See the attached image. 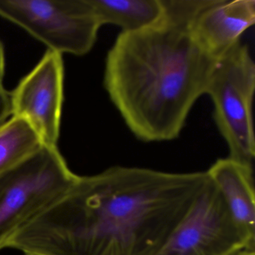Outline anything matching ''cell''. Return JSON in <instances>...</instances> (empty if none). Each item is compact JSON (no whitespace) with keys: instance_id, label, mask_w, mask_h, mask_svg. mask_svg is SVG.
<instances>
[{"instance_id":"cell-11","label":"cell","mask_w":255,"mask_h":255,"mask_svg":"<svg viewBox=\"0 0 255 255\" xmlns=\"http://www.w3.org/2000/svg\"><path fill=\"white\" fill-rule=\"evenodd\" d=\"M44 144L32 125L12 116L0 126V174L32 156Z\"/></svg>"},{"instance_id":"cell-7","label":"cell","mask_w":255,"mask_h":255,"mask_svg":"<svg viewBox=\"0 0 255 255\" xmlns=\"http://www.w3.org/2000/svg\"><path fill=\"white\" fill-rule=\"evenodd\" d=\"M63 84L62 54L48 50L10 93L11 116L27 121L48 145L59 138Z\"/></svg>"},{"instance_id":"cell-15","label":"cell","mask_w":255,"mask_h":255,"mask_svg":"<svg viewBox=\"0 0 255 255\" xmlns=\"http://www.w3.org/2000/svg\"><path fill=\"white\" fill-rule=\"evenodd\" d=\"M24 255H47V254L39 253V252H23Z\"/></svg>"},{"instance_id":"cell-1","label":"cell","mask_w":255,"mask_h":255,"mask_svg":"<svg viewBox=\"0 0 255 255\" xmlns=\"http://www.w3.org/2000/svg\"><path fill=\"white\" fill-rule=\"evenodd\" d=\"M208 179L207 171L121 165L78 176L5 248L51 255H154Z\"/></svg>"},{"instance_id":"cell-13","label":"cell","mask_w":255,"mask_h":255,"mask_svg":"<svg viewBox=\"0 0 255 255\" xmlns=\"http://www.w3.org/2000/svg\"><path fill=\"white\" fill-rule=\"evenodd\" d=\"M5 51H4L3 44L0 41V87L2 86L4 74H5Z\"/></svg>"},{"instance_id":"cell-4","label":"cell","mask_w":255,"mask_h":255,"mask_svg":"<svg viewBox=\"0 0 255 255\" xmlns=\"http://www.w3.org/2000/svg\"><path fill=\"white\" fill-rule=\"evenodd\" d=\"M255 62L247 46L240 42L216 64L206 92L213 101L215 122L228 144L229 157L250 165L255 156Z\"/></svg>"},{"instance_id":"cell-5","label":"cell","mask_w":255,"mask_h":255,"mask_svg":"<svg viewBox=\"0 0 255 255\" xmlns=\"http://www.w3.org/2000/svg\"><path fill=\"white\" fill-rule=\"evenodd\" d=\"M0 17L62 54L83 56L102 25L88 0H0Z\"/></svg>"},{"instance_id":"cell-2","label":"cell","mask_w":255,"mask_h":255,"mask_svg":"<svg viewBox=\"0 0 255 255\" xmlns=\"http://www.w3.org/2000/svg\"><path fill=\"white\" fill-rule=\"evenodd\" d=\"M219 61L195 41L189 23L164 15L121 32L107 53L104 85L128 128L145 142L177 138Z\"/></svg>"},{"instance_id":"cell-9","label":"cell","mask_w":255,"mask_h":255,"mask_svg":"<svg viewBox=\"0 0 255 255\" xmlns=\"http://www.w3.org/2000/svg\"><path fill=\"white\" fill-rule=\"evenodd\" d=\"M207 175L223 197L245 249H255V198L253 165L231 158L219 159Z\"/></svg>"},{"instance_id":"cell-3","label":"cell","mask_w":255,"mask_h":255,"mask_svg":"<svg viewBox=\"0 0 255 255\" xmlns=\"http://www.w3.org/2000/svg\"><path fill=\"white\" fill-rule=\"evenodd\" d=\"M78 176L56 146L43 144L32 156L0 174V250L25 222L63 195Z\"/></svg>"},{"instance_id":"cell-14","label":"cell","mask_w":255,"mask_h":255,"mask_svg":"<svg viewBox=\"0 0 255 255\" xmlns=\"http://www.w3.org/2000/svg\"><path fill=\"white\" fill-rule=\"evenodd\" d=\"M233 255H255V250L244 249Z\"/></svg>"},{"instance_id":"cell-8","label":"cell","mask_w":255,"mask_h":255,"mask_svg":"<svg viewBox=\"0 0 255 255\" xmlns=\"http://www.w3.org/2000/svg\"><path fill=\"white\" fill-rule=\"evenodd\" d=\"M255 22V0H211L191 22L189 30L201 48L219 61Z\"/></svg>"},{"instance_id":"cell-6","label":"cell","mask_w":255,"mask_h":255,"mask_svg":"<svg viewBox=\"0 0 255 255\" xmlns=\"http://www.w3.org/2000/svg\"><path fill=\"white\" fill-rule=\"evenodd\" d=\"M244 249L223 197L209 177L154 255H233Z\"/></svg>"},{"instance_id":"cell-10","label":"cell","mask_w":255,"mask_h":255,"mask_svg":"<svg viewBox=\"0 0 255 255\" xmlns=\"http://www.w3.org/2000/svg\"><path fill=\"white\" fill-rule=\"evenodd\" d=\"M101 24L119 26L122 32L151 27L164 17L161 0H88Z\"/></svg>"},{"instance_id":"cell-12","label":"cell","mask_w":255,"mask_h":255,"mask_svg":"<svg viewBox=\"0 0 255 255\" xmlns=\"http://www.w3.org/2000/svg\"><path fill=\"white\" fill-rule=\"evenodd\" d=\"M11 115L10 93L2 86L0 87V126L8 120Z\"/></svg>"}]
</instances>
